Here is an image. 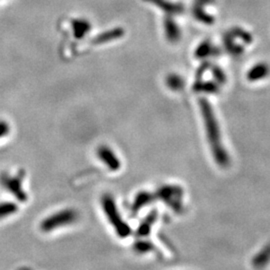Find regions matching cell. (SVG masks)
<instances>
[{
    "label": "cell",
    "instance_id": "obj_6",
    "mask_svg": "<svg viewBox=\"0 0 270 270\" xmlns=\"http://www.w3.org/2000/svg\"><path fill=\"white\" fill-rule=\"evenodd\" d=\"M154 198H155V196L153 194L146 192V191H141V192L137 193L136 196H135V198L132 202L131 209L134 212H137L138 210L142 209L147 204L151 203Z\"/></svg>",
    "mask_w": 270,
    "mask_h": 270
},
{
    "label": "cell",
    "instance_id": "obj_2",
    "mask_svg": "<svg viewBox=\"0 0 270 270\" xmlns=\"http://www.w3.org/2000/svg\"><path fill=\"white\" fill-rule=\"evenodd\" d=\"M77 218L78 213L74 209L71 208L63 209L43 219L40 224V229L43 232H50L59 227L74 223L77 220Z\"/></svg>",
    "mask_w": 270,
    "mask_h": 270
},
{
    "label": "cell",
    "instance_id": "obj_1",
    "mask_svg": "<svg viewBox=\"0 0 270 270\" xmlns=\"http://www.w3.org/2000/svg\"><path fill=\"white\" fill-rule=\"evenodd\" d=\"M101 204L109 223L112 225L117 235L120 238L128 237L131 233L130 226L122 219L113 197L109 194L103 195L101 198Z\"/></svg>",
    "mask_w": 270,
    "mask_h": 270
},
{
    "label": "cell",
    "instance_id": "obj_8",
    "mask_svg": "<svg viewBox=\"0 0 270 270\" xmlns=\"http://www.w3.org/2000/svg\"><path fill=\"white\" fill-rule=\"evenodd\" d=\"M72 29H73L74 37L77 39H81L90 31L91 25L86 20L74 19L72 21Z\"/></svg>",
    "mask_w": 270,
    "mask_h": 270
},
{
    "label": "cell",
    "instance_id": "obj_10",
    "mask_svg": "<svg viewBox=\"0 0 270 270\" xmlns=\"http://www.w3.org/2000/svg\"><path fill=\"white\" fill-rule=\"evenodd\" d=\"M123 35V30L120 29V28H115V29H112L110 31H106L102 34H99L97 35L93 40H92V43L93 44H101V43H104V42H107V41H111L113 39H116V38H119Z\"/></svg>",
    "mask_w": 270,
    "mask_h": 270
},
{
    "label": "cell",
    "instance_id": "obj_5",
    "mask_svg": "<svg viewBox=\"0 0 270 270\" xmlns=\"http://www.w3.org/2000/svg\"><path fill=\"white\" fill-rule=\"evenodd\" d=\"M97 156L111 171H117L120 169V160L108 146H99L97 149Z\"/></svg>",
    "mask_w": 270,
    "mask_h": 270
},
{
    "label": "cell",
    "instance_id": "obj_3",
    "mask_svg": "<svg viewBox=\"0 0 270 270\" xmlns=\"http://www.w3.org/2000/svg\"><path fill=\"white\" fill-rule=\"evenodd\" d=\"M182 189L174 185H166L161 187L155 193V198H159L170 206L175 212L182 210Z\"/></svg>",
    "mask_w": 270,
    "mask_h": 270
},
{
    "label": "cell",
    "instance_id": "obj_12",
    "mask_svg": "<svg viewBox=\"0 0 270 270\" xmlns=\"http://www.w3.org/2000/svg\"><path fill=\"white\" fill-rule=\"evenodd\" d=\"M133 249L136 251L137 253H147L149 252L150 250L153 249V245L148 242V241H144V240H139V241H136L134 243L133 245Z\"/></svg>",
    "mask_w": 270,
    "mask_h": 270
},
{
    "label": "cell",
    "instance_id": "obj_4",
    "mask_svg": "<svg viewBox=\"0 0 270 270\" xmlns=\"http://www.w3.org/2000/svg\"><path fill=\"white\" fill-rule=\"evenodd\" d=\"M0 184H1L8 192L14 195V197L24 202L27 200V194L22 187V179L19 176H10L8 174H2L0 176Z\"/></svg>",
    "mask_w": 270,
    "mask_h": 270
},
{
    "label": "cell",
    "instance_id": "obj_13",
    "mask_svg": "<svg viewBox=\"0 0 270 270\" xmlns=\"http://www.w3.org/2000/svg\"><path fill=\"white\" fill-rule=\"evenodd\" d=\"M9 131H10V127H9L8 123L5 121L0 120V138L5 137L6 135H8Z\"/></svg>",
    "mask_w": 270,
    "mask_h": 270
},
{
    "label": "cell",
    "instance_id": "obj_11",
    "mask_svg": "<svg viewBox=\"0 0 270 270\" xmlns=\"http://www.w3.org/2000/svg\"><path fill=\"white\" fill-rule=\"evenodd\" d=\"M17 210H18V206L17 204L14 203V202H10V201L0 202V219L15 214Z\"/></svg>",
    "mask_w": 270,
    "mask_h": 270
},
{
    "label": "cell",
    "instance_id": "obj_7",
    "mask_svg": "<svg viewBox=\"0 0 270 270\" xmlns=\"http://www.w3.org/2000/svg\"><path fill=\"white\" fill-rule=\"evenodd\" d=\"M270 262V243L266 244L252 260V265L256 269H262Z\"/></svg>",
    "mask_w": 270,
    "mask_h": 270
},
{
    "label": "cell",
    "instance_id": "obj_9",
    "mask_svg": "<svg viewBox=\"0 0 270 270\" xmlns=\"http://www.w3.org/2000/svg\"><path fill=\"white\" fill-rule=\"evenodd\" d=\"M157 218V211H152L142 222L141 224L138 226L137 228V231H136V235L139 236V237H144L146 236L150 230H151V227L152 225L154 224L155 220Z\"/></svg>",
    "mask_w": 270,
    "mask_h": 270
}]
</instances>
